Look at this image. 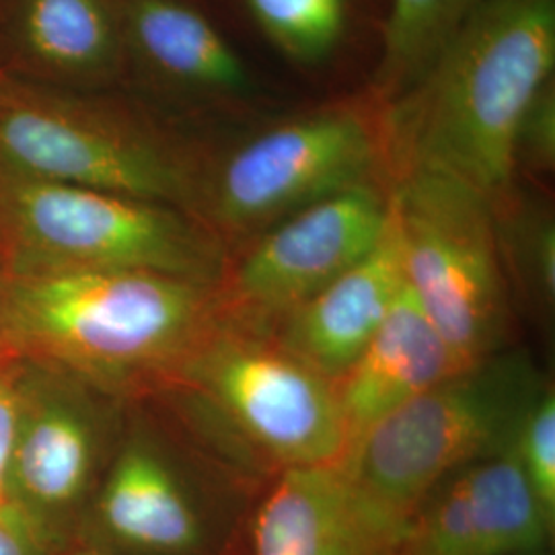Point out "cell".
Instances as JSON below:
<instances>
[{"mask_svg":"<svg viewBox=\"0 0 555 555\" xmlns=\"http://www.w3.org/2000/svg\"><path fill=\"white\" fill-rule=\"evenodd\" d=\"M554 68L555 0H483L389 103L383 155L396 176L435 169L496 204L515 190L518 124Z\"/></svg>","mask_w":555,"mask_h":555,"instance_id":"1","label":"cell"},{"mask_svg":"<svg viewBox=\"0 0 555 555\" xmlns=\"http://www.w3.org/2000/svg\"><path fill=\"white\" fill-rule=\"evenodd\" d=\"M224 321L219 286L137 270L11 272L0 341L105 389L176 380Z\"/></svg>","mask_w":555,"mask_h":555,"instance_id":"2","label":"cell"},{"mask_svg":"<svg viewBox=\"0 0 555 555\" xmlns=\"http://www.w3.org/2000/svg\"><path fill=\"white\" fill-rule=\"evenodd\" d=\"M0 241L13 272L137 270L220 286L222 238L190 210L0 169Z\"/></svg>","mask_w":555,"mask_h":555,"instance_id":"3","label":"cell"},{"mask_svg":"<svg viewBox=\"0 0 555 555\" xmlns=\"http://www.w3.org/2000/svg\"><path fill=\"white\" fill-rule=\"evenodd\" d=\"M545 383L527 350L504 348L383 417L339 465L369 496L408 520L438 481L506 451Z\"/></svg>","mask_w":555,"mask_h":555,"instance_id":"4","label":"cell"},{"mask_svg":"<svg viewBox=\"0 0 555 555\" xmlns=\"http://www.w3.org/2000/svg\"><path fill=\"white\" fill-rule=\"evenodd\" d=\"M0 169L196 215L202 169L149 121L0 73ZM198 217V215H196Z\"/></svg>","mask_w":555,"mask_h":555,"instance_id":"5","label":"cell"},{"mask_svg":"<svg viewBox=\"0 0 555 555\" xmlns=\"http://www.w3.org/2000/svg\"><path fill=\"white\" fill-rule=\"evenodd\" d=\"M405 284L463 364L511 348L513 300L492 202L435 169L389 188Z\"/></svg>","mask_w":555,"mask_h":555,"instance_id":"6","label":"cell"},{"mask_svg":"<svg viewBox=\"0 0 555 555\" xmlns=\"http://www.w3.org/2000/svg\"><path fill=\"white\" fill-rule=\"evenodd\" d=\"M176 380L278 469L332 465L348 451L336 385L261 332L224 318Z\"/></svg>","mask_w":555,"mask_h":555,"instance_id":"7","label":"cell"},{"mask_svg":"<svg viewBox=\"0 0 555 555\" xmlns=\"http://www.w3.org/2000/svg\"><path fill=\"white\" fill-rule=\"evenodd\" d=\"M380 160L383 139L358 112L291 119L204 171L196 215L219 237H258L319 199L371 183Z\"/></svg>","mask_w":555,"mask_h":555,"instance_id":"8","label":"cell"},{"mask_svg":"<svg viewBox=\"0 0 555 555\" xmlns=\"http://www.w3.org/2000/svg\"><path fill=\"white\" fill-rule=\"evenodd\" d=\"M389 219V190L371 181L280 220L222 278L224 318L261 332L366 258Z\"/></svg>","mask_w":555,"mask_h":555,"instance_id":"9","label":"cell"},{"mask_svg":"<svg viewBox=\"0 0 555 555\" xmlns=\"http://www.w3.org/2000/svg\"><path fill=\"white\" fill-rule=\"evenodd\" d=\"M554 522L513 444L444 477L408 516L401 555H520L547 550Z\"/></svg>","mask_w":555,"mask_h":555,"instance_id":"10","label":"cell"},{"mask_svg":"<svg viewBox=\"0 0 555 555\" xmlns=\"http://www.w3.org/2000/svg\"><path fill=\"white\" fill-rule=\"evenodd\" d=\"M405 518L339 463L280 469L249 522V555H401Z\"/></svg>","mask_w":555,"mask_h":555,"instance_id":"11","label":"cell"},{"mask_svg":"<svg viewBox=\"0 0 555 555\" xmlns=\"http://www.w3.org/2000/svg\"><path fill=\"white\" fill-rule=\"evenodd\" d=\"M403 286L405 274L391 217L385 237L366 258L261 334L336 383L375 336Z\"/></svg>","mask_w":555,"mask_h":555,"instance_id":"12","label":"cell"},{"mask_svg":"<svg viewBox=\"0 0 555 555\" xmlns=\"http://www.w3.org/2000/svg\"><path fill=\"white\" fill-rule=\"evenodd\" d=\"M463 366L467 364L440 336L405 284L375 336L334 383L348 449L383 417Z\"/></svg>","mask_w":555,"mask_h":555,"instance_id":"13","label":"cell"},{"mask_svg":"<svg viewBox=\"0 0 555 555\" xmlns=\"http://www.w3.org/2000/svg\"><path fill=\"white\" fill-rule=\"evenodd\" d=\"M100 455L93 412L62 393L34 391L25 401L11 461V502L23 513H62L87 492Z\"/></svg>","mask_w":555,"mask_h":555,"instance_id":"14","label":"cell"},{"mask_svg":"<svg viewBox=\"0 0 555 555\" xmlns=\"http://www.w3.org/2000/svg\"><path fill=\"white\" fill-rule=\"evenodd\" d=\"M105 531L140 552L198 554L206 527L169 459L149 440L132 438L116 456L100 498Z\"/></svg>","mask_w":555,"mask_h":555,"instance_id":"15","label":"cell"},{"mask_svg":"<svg viewBox=\"0 0 555 555\" xmlns=\"http://www.w3.org/2000/svg\"><path fill=\"white\" fill-rule=\"evenodd\" d=\"M121 34L155 75L181 89L237 98L254 87L235 48L178 0H126Z\"/></svg>","mask_w":555,"mask_h":555,"instance_id":"16","label":"cell"},{"mask_svg":"<svg viewBox=\"0 0 555 555\" xmlns=\"http://www.w3.org/2000/svg\"><path fill=\"white\" fill-rule=\"evenodd\" d=\"M15 36L43 73L77 82L116 77L126 43L107 0H17Z\"/></svg>","mask_w":555,"mask_h":555,"instance_id":"17","label":"cell"},{"mask_svg":"<svg viewBox=\"0 0 555 555\" xmlns=\"http://www.w3.org/2000/svg\"><path fill=\"white\" fill-rule=\"evenodd\" d=\"M483 0H391L375 75L378 100L405 95Z\"/></svg>","mask_w":555,"mask_h":555,"instance_id":"18","label":"cell"},{"mask_svg":"<svg viewBox=\"0 0 555 555\" xmlns=\"http://www.w3.org/2000/svg\"><path fill=\"white\" fill-rule=\"evenodd\" d=\"M492 206L508 286L547 318L555 305L554 217L531 199H516L515 190Z\"/></svg>","mask_w":555,"mask_h":555,"instance_id":"19","label":"cell"},{"mask_svg":"<svg viewBox=\"0 0 555 555\" xmlns=\"http://www.w3.org/2000/svg\"><path fill=\"white\" fill-rule=\"evenodd\" d=\"M254 20L291 59H325L344 31V0H245Z\"/></svg>","mask_w":555,"mask_h":555,"instance_id":"20","label":"cell"},{"mask_svg":"<svg viewBox=\"0 0 555 555\" xmlns=\"http://www.w3.org/2000/svg\"><path fill=\"white\" fill-rule=\"evenodd\" d=\"M513 451L539 506L555 525V391L545 383L518 424Z\"/></svg>","mask_w":555,"mask_h":555,"instance_id":"21","label":"cell"},{"mask_svg":"<svg viewBox=\"0 0 555 555\" xmlns=\"http://www.w3.org/2000/svg\"><path fill=\"white\" fill-rule=\"evenodd\" d=\"M550 173L555 167V82L541 87L518 124L516 167Z\"/></svg>","mask_w":555,"mask_h":555,"instance_id":"22","label":"cell"},{"mask_svg":"<svg viewBox=\"0 0 555 555\" xmlns=\"http://www.w3.org/2000/svg\"><path fill=\"white\" fill-rule=\"evenodd\" d=\"M25 401V378L15 371H0V513L13 508L11 461Z\"/></svg>","mask_w":555,"mask_h":555,"instance_id":"23","label":"cell"},{"mask_svg":"<svg viewBox=\"0 0 555 555\" xmlns=\"http://www.w3.org/2000/svg\"><path fill=\"white\" fill-rule=\"evenodd\" d=\"M0 555H29L23 515L17 508L0 513Z\"/></svg>","mask_w":555,"mask_h":555,"instance_id":"24","label":"cell"},{"mask_svg":"<svg viewBox=\"0 0 555 555\" xmlns=\"http://www.w3.org/2000/svg\"><path fill=\"white\" fill-rule=\"evenodd\" d=\"M520 555H552L547 550H541V552H531V554H520Z\"/></svg>","mask_w":555,"mask_h":555,"instance_id":"25","label":"cell"},{"mask_svg":"<svg viewBox=\"0 0 555 555\" xmlns=\"http://www.w3.org/2000/svg\"><path fill=\"white\" fill-rule=\"evenodd\" d=\"M2 282H4V276L0 274V291H2Z\"/></svg>","mask_w":555,"mask_h":555,"instance_id":"26","label":"cell"},{"mask_svg":"<svg viewBox=\"0 0 555 555\" xmlns=\"http://www.w3.org/2000/svg\"><path fill=\"white\" fill-rule=\"evenodd\" d=\"M85 555H105V554H85Z\"/></svg>","mask_w":555,"mask_h":555,"instance_id":"27","label":"cell"}]
</instances>
